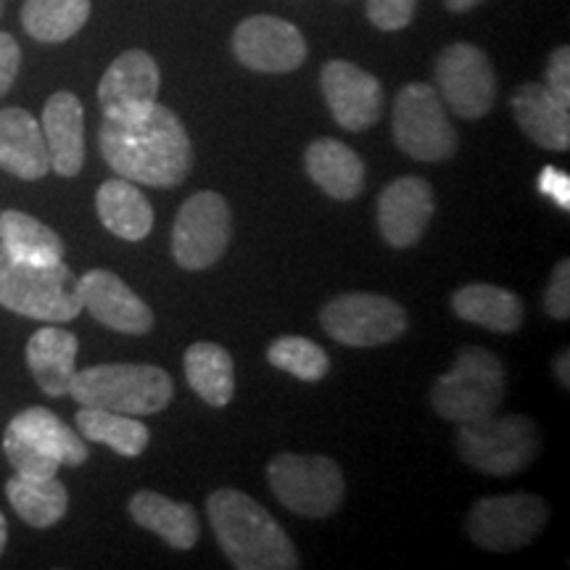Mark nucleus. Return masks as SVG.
Returning a JSON list of instances; mask_svg holds the SVG:
<instances>
[{
	"label": "nucleus",
	"mask_w": 570,
	"mask_h": 570,
	"mask_svg": "<svg viewBox=\"0 0 570 570\" xmlns=\"http://www.w3.org/2000/svg\"><path fill=\"white\" fill-rule=\"evenodd\" d=\"M98 146L114 173L148 188H175L194 167L188 130L159 101L138 117H104Z\"/></svg>",
	"instance_id": "1"
},
{
	"label": "nucleus",
	"mask_w": 570,
	"mask_h": 570,
	"mask_svg": "<svg viewBox=\"0 0 570 570\" xmlns=\"http://www.w3.org/2000/svg\"><path fill=\"white\" fill-rule=\"evenodd\" d=\"M206 515L219 550L238 570H296L298 552L281 523L238 489H217L206 499Z\"/></svg>",
	"instance_id": "2"
},
{
	"label": "nucleus",
	"mask_w": 570,
	"mask_h": 570,
	"mask_svg": "<svg viewBox=\"0 0 570 570\" xmlns=\"http://www.w3.org/2000/svg\"><path fill=\"white\" fill-rule=\"evenodd\" d=\"M69 394L80 407H98L119 415L146 417L164 412L175 396V381L156 365H92L77 370Z\"/></svg>",
	"instance_id": "3"
},
{
	"label": "nucleus",
	"mask_w": 570,
	"mask_h": 570,
	"mask_svg": "<svg viewBox=\"0 0 570 570\" xmlns=\"http://www.w3.org/2000/svg\"><path fill=\"white\" fill-rule=\"evenodd\" d=\"M508 391V370L483 346L460 348L454 365L431 386V407L446 423H475L497 415Z\"/></svg>",
	"instance_id": "4"
},
{
	"label": "nucleus",
	"mask_w": 570,
	"mask_h": 570,
	"mask_svg": "<svg viewBox=\"0 0 570 570\" xmlns=\"http://www.w3.org/2000/svg\"><path fill=\"white\" fill-rule=\"evenodd\" d=\"M3 452L11 468L27 479H53L61 465L80 468L90 458L80 433L46 407H30L11 420Z\"/></svg>",
	"instance_id": "5"
},
{
	"label": "nucleus",
	"mask_w": 570,
	"mask_h": 570,
	"mask_svg": "<svg viewBox=\"0 0 570 570\" xmlns=\"http://www.w3.org/2000/svg\"><path fill=\"white\" fill-rule=\"evenodd\" d=\"M80 277L59 265H30L0 248V306L40 323H69L82 312Z\"/></svg>",
	"instance_id": "6"
},
{
	"label": "nucleus",
	"mask_w": 570,
	"mask_h": 570,
	"mask_svg": "<svg viewBox=\"0 0 570 570\" xmlns=\"http://www.w3.org/2000/svg\"><path fill=\"white\" fill-rule=\"evenodd\" d=\"M454 446L465 465L483 475L508 479L537 460L539 428L525 415H489L475 423L458 425Z\"/></svg>",
	"instance_id": "7"
},
{
	"label": "nucleus",
	"mask_w": 570,
	"mask_h": 570,
	"mask_svg": "<svg viewBox=\"0 0 570 570\" xmlns=\"http://www.w3.org/2000/svg\"><path fill=\"white\" fill-rule=\"evenodd\" d=\"M267 481L277 502L312 520L333 515L346 497L344 470L325 454H275L267 465Z\"/></svg>",
	"instance_id": "8"
},
{
	"label": "nucleus",
	"mask_w": 570,
	"mask_h": 570,
	"mask_svg": "<svg viewBox=\"0 0 570 570\" xmlns=\"http://www.w3.org/2000/svg\"><path fill=\"white\" fill-rule=\"evenodd\" d=\"M394 140L415 161H446L458 154V130L439 90L428 82L404 85L394 101Z\"/></svg>",
	"instance_id": "9"
},
{
	"label": "nucleus",
	"mask_w": 570,
	"mask_h": 570,
	"mask_svg": "<svg viewBox=\"0 0 570 570\" xmlns=\"http://www.w3.org/2000/svg\"><path fill=\"white\" fill-rule=\"evenodd\" d=\"M550 520V508L539 494L483 497L465 518L468 537L487 552H515L529 547Z\"/></svg>",
	"instance_id": "10"
},
{
	"label": "nucleus",
	"mask_w": 570,
	"mask_h": 570,
	"mask_svg": "<svg viewBox=\"0 0 570 570\" xmlns=\"http://www.w3.org/2000/svg\"><path fill=\"white\" fill-rule=\"evenodd\" d=\"M320 325L338 344L352 348H373L394 344L407 333V309L381 294H341L320 312Z\"/></svg>",
	"instance_id": "11"
},
{
	"label": "nucleus",
	"mask_w": 570,
	"mask_h": 570,
	"mask_svg": "<svg viewBox=\"0 0 570 570\" xmlns=\"http://www.w3.org/2000/svg\"><path fill=\"white\" fill-rule=\"evenodd\" d=\"M233 238L230 206L214 190L194 194L173 225V256L183 269L202 273L223 259Z\"/></svg>",
	"instance_id": "12"
},
{
	"label": "nucleus",
	"mask_w": 570,
	"mask_h": 570,
	"mask_svg": "<svg viewBox=\"0 0 570 570\" xmlns=\"http://www.w3.org/2000/svg\"><path fill=\"white\" fill-rule=\"evenodd\" d=\"M436 90L458 117L483 119L497 101V75L491 59L473 42H452L436 59Z\"/></svg>",
	"instance_id": "13"
},
{
	"label": "nucleus",
	"mask_w": 570,
	"mask_h": 570,
	"mask_svg": "<svg viewBox=\"0 0 570 570\" xmlns=\"http://www.w3.org/2000/svg\"><path fill=\"white\" fill-rule=\"evenodd\" d=\"M233 53L246 69L262 75H288L306 59V40L291 21L267 17H248L235 27Z\"/></svg>",
	"instance_id": "14"
},
{
	"label": "nucleus",
	"mask_w": 570,
	"mask_h": 570,
	"mask_svg": "<svg viewBox=\"0 0 570 570\" xmlns=\"http://www.w3.org/2000/svg\"><path fill=\"white\" fill-rule=\"evenodd\" d=\"M320 88L338 127L362 132L377 125L383 117V88L377 77L352 61H327L320 75Z\"/></svg>",
	"instance_id": "15"
},
{
	"label": "nucleus",
	"mask_w": 570,
	"mask_h": 570,
	"mask_svg": "<svg viewBox=\"0 0 570 570\" xmlns=\"http://www.w3.org/2000/svg\"><path fill=\"white\" fill-rule=\"evenodd\" d=\"M433 214H436V196L431 183L417 175L396 177L377 196V227L383 240L394 248L420 244Z\"/></svg>",
	"instance_id": "16"
},
{
	"label": "nucleus",
	"mask_w": 570,
	"mask_h": 570,
	"mask_svg": "<svg viewBox=\"0 0 570 570\" xmlns=\"http://www.w3.org/2000/svg\"><path fill=\"white\" fill-rule=\"evenodd\" d=\"M82 309L90 312L96 323L125 336H146L156 325V317L142 298L127 285L122 277L109 269H90L80 281Z\"/></svg>",
	"instance_id": "17"
},
{
	"label": "nucleus",
	"mask_w": 570,
	"mask_h": 570,
	"mask_svg": "<svg viewBox=\"0 0 570 570\" xmlns=\"http://www.w3.org/2000/svg\"><path fill=\"white\" fill-rule=\"evenodd\" d=\"M161 71L151 53L132 48L111 61L98 85L104 117H138L159 101Z\"/></svg>",
	"instance_id": "18"
},
{
	"label": "nucleus",
	"mask_w": 570,
	"mask_h": 570,
	"mask_svg": "<svg viewBox=\"0 0 570 570\" xmlns=\"http://www.w3.org/2000/svg\"><path fill=\"white\" fill-rule=\"evenodd\" d=\"M42 138L51 169L61 177H77L85 164V109L69 90L53 92L42 109Z\"/></svg>",
	"instance_id": "19"
},
{
	"label": "nucleus",
	"mask_w": 570,
	"mask_h": 570,
	"mask_svg": "<svg viewBox=\"0 0 570 570\" xmlns=\"http://www.w3.org/2000/svg\"><path fill=\"white\" fill-rule=\"evenodd\" d=\"M0 169L27 183L42 180L51 173L40 122L17 106L0 111Z\"/></svg>",
	"instance_id": "20"
},
{
	"label": "nucleus",
	"mask_w": 570,
	"mask_h": 570,
	"mask_svg": "<svg viewBox=\"0 0 570 570\" xmlns=\"http://www.w3.org/2000/svg\"><path fill=\"white\" fill-rule=\"evenodd\" d=\"M512 117L520 130L544 151H568L570 148V114L544 85L525 82L510 98Z\"/></svg>",
	"instance_id": "21"
},
{
	"label": "nucleus",
	"mask_w": 570,
	"mask_h": 570,
	"mask_svg": "<svg viewBox=\"0 0 570 570\" xmlns=\"http://www.w3.org/2000/svg\"><path fill=\"white\" fill-rule=\"evenodd\" d=\"M304 169L309 180L336 202H354L365 190V161L346 142L317 138L304 151Z\"/></svg>",
	"instance_id": "22"
},
{
	"label": "nucleus",
	"mask_w": 570,
	"mask_h": 570,
	"mask_svg": "<svg viewBox=\"0 0 570 570\" xmlns=\"http://www.w3.org/2000/svg\"><path fill=\"white\" fill-rule=\"evenodd\" d=\"M77 348L80 341L63 327H40L32 333L27 341V365L42 394H69L71 377L77 373Z\"/></svg>",
	"instance_id": "23"
},
{
	"label": "nucleus",
	"mask_w": 570,
	"mask_h": 570,
	"mask_svg": "<svg viewBox=\"0 0 570 570\" xmlns=\"http://www.w3.org/2000/svg\"><path fill=\"white\" fill-rule=\"evenodd\" d=\"M130 518L173 550H190L198 541V512L188 502H173L159 491L142 489L130 499Z\"/></svg>",
	"instance_id": "24"
},
{
	"label": "nucleus",
	"mask_w": 570,
	"mask_h": 570,
	"mask_svg": "<svg viewBox=\"0 0 570 570\" xmlns=\"http://www.w3.org/2000/svg\"><path fill=\"white\" fill-rule=\"evenodd\" d=\"M454 315L491 333H515L523 325V302L494 283H468L452 296Z\"/></svg>",
	"instance_id": "25"
},
{
	"label": "nucleus",
	"mask_w": 570,
	"mask_h": 570,
	"mask_svg": "<svg viewBox=\"0 0 570 570\" xmlns=\"http://www.w3.org/2000/svg\"><path fill=\"white\" fill-rule=\"evenodd\" d=\"M96 209L106 230L117 238L138 240L154 230V206L130 180H106L96 194Z\"/></svg>",
	"instance_id": "26"
},
{
	"label": "nucleus",
	"mask_w": 570,
	"mask_h": 570,
	"mask_svg": "<svg viewBox=\"0 0 570 570\" xmlns=\"http://www.w3.org/2000/svg\"><path fill=\"white\" fill-rule=\"evenodd\" d=\"M0 248L13 259L30 262V265L63 262V240L59 233L17 209L0 212Z\"/></svg>",
	"instance_id": "27"
},
{
	"label": "nucleus",
	"mask_w": 570,
	"mask_h": 570,
	"mask_svg": "<svg viewBox=\"0 0 570 570\" xmlns=\"http://www.w3.org/2000/svg\"><path fill=\"white\" fill-rule=\"evenodd\" d=\"M185 377L212 407H227L235 394V365L227 348L198 341L185 352Z\"/></svg>",
	"instance_id": "28"
},
{
	"label": "nucleus",
	"mask_w": 570,
	"mask_h": 570,
	"mask_svg": "<svg viewBox=\"0 0 570 570\" xmlns=\"http://www.w3.org/2000/svg\"><path fill=\"white\" fill-rule=\"evenodd\" d=\"M6 497L17 515L32 529H51L69 510L67 487L56 479H27L13 475L6 483Z\"/></svg>",
	"instance_id": "29"
},
{
	"label": "nucleus",
	"mask_w": 570,
	"mask_h": 570,
	"mask_svg": "<svg viewBox=\"0 0 570 570\" xmlns=\"http://www.w3.org/2000/svg\"><path fill=\"white\" fill-rule=\"evenodd\" d=\"M77 433L82 439L96 441V444H106L122 458H140L146 452L148 441H151V431L142 425L138 417L119 415V412L98 410V407H82L75 417Z\"/></svg>",
	"instance_id": "30"
},
{
	"label": "nucleus",
	"mask_w": 570,
	"mask_h": 570,
	"mask_svg": "<svg viewBox=\"0 0 570 570\" xmlns=\"http://www.w3.org/2000/svg\"><path fill=\"white\" fill-rule=\"evenodd\" d=\"M90 0H27L21 27L40 42H63L88 24Z\"/></svg>",
	"instance_id": "31"
},
{
	"label": "nucleus",
	"mask_w": 570,
	"mask_h": 570,
	"mask_svg": "<svg viewBox=\"0 0 570 570\" xmlns=\"http://www.w3.org/2000/svg\"><path fill=\"white\" fill-rule=\"evenodd\" d=\"M267 362L275 370L298 377L304 383L323 381L331 370V356L320 344L302 336H281L267 348Z\"/></svg>",
	"instance_id": "32"
},
{
	"label": "nucleus",
	"mask_w": 570,
	"mask_h": 570,
	"mask_svg": "<svg viewBox=\"0 0 570 570\" xmlns=\"http://www.w3.org/2000/svg\"><path fill=\"white\" fill-rule=\"evenodd\" d=\"M415 11L417 0H367V19L383 32H399L410 27Z\"/></svg>",
	"instance_id": "33"
},
{
	"label": "nucleus",
	"mask_w": 570,
	"mask_h": 570,
	"mask_svg": "<svg viewBox=\"0 0 570 570\" xmlns=\"http://www.w3.org/2000/svg\"><path fill=\"white\" fill-rule=\"evenodd\" d=\"M544 309L552 320L566 323L570 317V262L560 259L552 269L550 285L544 291Z\"/></svg>",
	"instance_id": "34"
},
{
	"label": "nucleus",
	"mask_w": 570,
	"mask_h": 570,
	"mask_svg": "<svg viewBox=\"0 0 570 570\" xmlns=\"http://www.w3.org/2000/svg\"><path fill=\"white\" fill-rule=\"evenodd\" d=\"M544 88L550 90L562 106H570V48L568 46H560L552 51L550 63H547Z\"/></svg>",
	"instance_id": "35"
},
{
	"label": "nucleus",
	"mask_w": 570,
	"mask_h": 570,
	"mask_svg": "<svg viewBox=\"0 0 570 570\" xmlns=\"http://www.w3.org/2000/svg\"><path fill=\"white\" fill-rule=\"evenodd\" d=\"M537 190L541 196L552 198L562 212L570 209V177L558 167H544L537 177Z\"/></svg>",
	"instance_id": "36"
},
{
	"label": "nucleus",
	"mask_w": 570,
	"mask_h": 570,
	"mask_svg": "<svg viewBox=\"0 0 570 570\" xmlns=\"http://www.w3.org/2000/svg\"><path fill=\"white\" fill-rule=\"evenodd\" d=\"M21 67V48L9 32H0V96L11 90Z\"/></svg>",
	"instance_id": "37"
},
{
	"label": "nucleus",
	"mask_w": 570,
	"mask_h": 570,
	"mask_svg": "<svg viewBox=\"0 0 570 570\" xmlns=\"http://www.w3.org/2000/svg\"><path fill=\"white\" fill-rule=\"evenodd\" d=\"M570 352L568 348H562V352L554 356V377H558V383L562 389L570 386Z\"/></svg>",
	"instance_id": "38"
},
{
	"label": "nucleus",
	"mask_w": 570,
	"mask_h": 570,
	"mask_svg": "<svg viewBox=\"0 0 570 570\" xmlns=\"http://www.w3.org/2000/svg\"><path fill=\"white\" fill-rule=\"evenodd\" d=\"M479 3H483V0H444L446 9L454 11V13H465L470 9H475Z\"/></svg>",
	"instance_id": "39"
},
{
	"label": "nucleus",
	"mask_w": 570,
	"mask_h": 570,
	"mask_svg": "<svg viewBox=\"0 0 570 570\" xmlns=\"http://www.w3.org/2000/svg\"><path fill=\"white\" fill-rule=\"evenodd\" d=\"M6 541H9V523H6V515L0 512V554L6 550Z\"/></svg>",
	"instance_id": "40"
},
{
	"label": "nucleus",
	"mask_w": 570,
	"mask_h": 570,
	"mask_svg": "<svg viewBox=\"0 0 570 570\" xmlns=\"http://www.w3.org/2000/svg\"><path fill=\"white\" fill-rule=\"evenodd\" d=\"M3 6H6V0H0V13H3Z\"/></svg>",
	"instance_id": "41"
}]
</instances>
